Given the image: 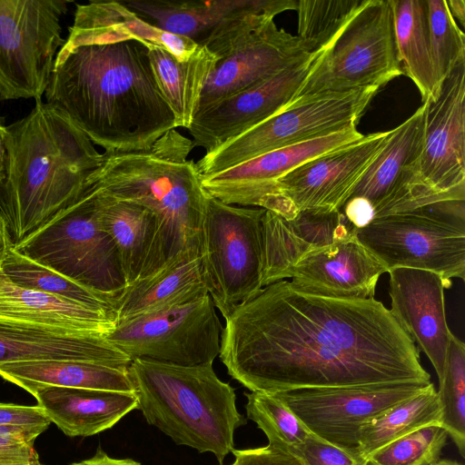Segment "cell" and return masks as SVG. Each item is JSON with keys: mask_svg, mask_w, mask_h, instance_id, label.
<instances>
[{"mask_svg": "<svg viewBox=\"0 0 465 465\" xmlns=\"http://www.w3.org/2000/svg\"><path fill=\"white\" fill-rule=\"evenodd\" d=\"M224 320L220 360L251 391L430 382L418 347L374 298L314 295L282 280Z\"/></svg>", "mask_w": 465, "mask_h": 465, "instance_id": "6da1fadb", "label": "cell"}, {"mask_svg": "<svg viewBox=\"0 0 465 465\" xmlns=\"http://www.w3.org/2000/svg\"><path fill=\"white\" fill-rule=\"evenodd\" d=\"M45 96L106 153L149 150L177 127L154 79L148 48L136 41L64 42Z\"/></svg>", "mask_w": 465, "mask_h": 465, "instance_id": "7a4b0ae2", "label": "cell"}, {"mask_svg": "<svg viewBox=\"0 0 465 465\" xmlns=\"http://www.w3.org/2000/svg\"><path fill=\"white\" fill-rule=\"evenodd\" d=\"M6 130L0 216L15 248L82 195L103 153L66 115L42 100Z\"/></svg>", "mask_w": 465, "mask_h": 465, "instance_id": "3957f363", "label": "cell"}, {"mask_svg": "<svg viewBox=\"0 0 465 465\" xmlns=\"http://www.w3.org/2000/svg\"><path fill=\"white\" fill-rule=\"evenodd\" d=\"M193 147V140L172 129L149 150L104 153L87 179V185L100 193L154 213L156 270L184 251L200 250L206 193L196 163L188 159Z\"/></svg>", "mask_w": 465, "mask_h": 465, "instance_id": "277c9868", "label": "cell"}, {"mask_svg": "<svg viewBox=\"0 0 465 465\" xmlns=\"http://www.w3.org/2000/svg\"><path fill=\"white\" fill-rule=\"evenodd\" d=\"M128 371L139 410L148 424L177 445L211 452L220 465L234 449V431L246 424L235 390L216 375L213 363L177 365L133 359Z\"/></svg>", "mask_w": 465, "mask_h": 465, "instance_id": "5b68a950", "label": "cell"}, {"mask_svg": "<svg viewBox=\"0 0 465 465\" xmlns=\"http://www.w3.org/2000/svg\"><path fill=\"white\" fill-rule=\"evenodd\" d=\"M464 201L441 202L372 220L355 231L387 269L412 268L465 278Z\"/></svg>", "mask_w": 465, "mask_h": 465, "instance_id": "8992f818", "label": "cell"}, {"mask_svg": "<svg viewBox=\"0 0 465 465\" xmlns=\"http://www.w3.org/2000/svg\"><path fill=\"white\" fill-rule=\"evenodd\" d=\"M401 74L390 0H368L321 52L285 109L322 94L380 89Z\"/></svg>", "mask_w": 465, "mask_h": 465, "instance_id": "52a82bcc", "label": "cell"}, {"mask_svg": "<svg viewBox=\"0 0 465 465\" xmlns=\"http://www.w3.org/2000/svg\"><path fill=\"white\" fill-rule=\"evenodd\" d=\"M95 191L82 195L14 249L103 294L118 298L127 283L116 246L101 225Z\"/></svg>", "mask_w": 465, "mask_h": 465, "instance_id": "ba28073f", "label": "cell"}, {"mask_svg": "<svg viewBox=\"0 0 465 465\" xmlns=\"http://www.w3.org/2000/svg\"><path fill=\"white\" fill-rule=\"evenodd\" d=\"M262 208L224 203L206 193L200 230L205 287L223 318L262 288Z\"/></svg>", "mask_w": 465, "mask_h": 465, "instance_id": "9c48e42d", "label": "cell"}, {"mask_svg": "<svg viewBox=\"0 0 465 465\" xmlns=\"http://www.w3.org/2000/svg\"><path fill=\"white\" fill-rule=\"evenodd\" d=\"M378 90L322 94L284 109L205 153L196 163L198 172L201 177L209 176L273 150L357 127Z\"/></svg>", "mask_w": 465, "mask_h": 465, "instance_id": "30bf717a", "label": "cell"}, {"mask_svg": "<svg viewBox=\"0 0 465 465\" xmlns=\"http://www.w3.org/2000/svg\"><path fill=\"white\" fill-rule=\"evenodd\" d=\"M423 104L422 150L410 184L412 210L465 200V60Z\"/></svg>", "mask_w": 465, "mask_h": 465, "instance_id": "8fae6325", "label": "cell"}, {"mask_svg": "<svg viewBox=\"0 0 465 465\" xmlns=\"http://www.w3.org/2000/svg\"><path fill=\"white\" fill-rule=\"evenodd\" d=\"M66 0H0V99L42 100L62 37Z\"/></svg>", "mask_w": 465, "mask_h": 465, "instance_id": "7c38bea8", "label": "cell"}, {"mask_svg": "<svg viewBox=\"0 0 465 465\" xmlns=\"http://www.w3.org/2000/svg\"><path fill=\"white\" fill-rule=\"evenodd\" d=\"M154 26L193 40L219 60L296 0H134L123 2Z\"/></svg>", "mask_w": 465, "mask_h": 465, "instance_id": "4fadbf2b", "label": "cell"}, {"mask_svg": "<svg viewBox=\"0 0 465 465\" xmlns=\"http://www.w3.org/2000/svg\"><path fill=\"white\" fill-rule=\"evenodd\" d=\"M223 326L207 293L195 300L134 318L106 335L129 356L177 365L213 363Z\"/></svg>", "mask_w": 465, "mask_h": 465, "instance_id": "5bb4252c", "label": "cell"}, {"mask_svg": "<svg viewBox=\"0 0 465 465\" xmlns=\"http://www.w3.org/2000/svg\"><path fill=\"white\" fill-rule=\"evenodd\" d=\"M430 382L301 388L275 392L313 435L359 453L363 424L420 392ZM362 456V455H361Z\"/></svg>", "mask_w": 465, "mask_h": 465, "instance_id": "9a60e30c", "label": "cell"}, {"mask_svg": "<svg viewBox=\"0 0 465 465\" xmlns=\"http://www.w3.org/2000/svg\"><path fill=\"white\" fill-rule=\"evenodd\" d=\"M390 133L364 135L302 163L274 183L262 209L286 219L303 210L340 212Z\"/></svg>", "mask_w": 465, "mask_h": 465, "instance_id": "2e32d148", "label": "cell"}, {"mask_svg": "<svg viewBox=\"0 0 465 465\" xmlns=\"http://www.w3.org/2000/svg\"><path fill=\"white\" fill-rule=\"evenodd\" d=\"M322 51L198 112L188 128L193 145L209 153L285 109Z\"/></svg>", "mask_w": 465, "mask_h": 465, "instance_id": "e0dca14e", "label": "cell"}, {"mask_svg": "<svg viewBox=\"0 0 465 465\" xmlns=\"http://www.w3.org/2000/svg\"><path fill=\"white\" fill-rule=\"evenodd\" d=\"M357 127L277 149L202 177L203 191L224 203L262 208L274 183L302 163L363 138Z\"/></svg>", "mask_w": 465, "mask_h": 465, "instance_id": "ac0fdd59", "label": "cell"}, {"mask_svg": "<svg viewBox=\"0 0 465 465\" xmlns=\"http://www.w3.org/2000/svg\"><path fill=\"white\" fill-rule=\"evenodd\" d=\"M390 275V312L430 361L442 378L452 332L445 313L444 289L452 282L440 274L412 268H394Z\"/></svg>", "mask_w": 465, "mask_h": 465, "instance_id": "d6986e66", "label": "cell"}, {"mask_svg": "<svg viewBox=\"0 0 465 465\" xmlns=\"http://www.w3.org/2000/svg\"><path fill=\"white\" fill-rule=\"evenodd\" d=\"M307 54L297 35L270 22L217 62L202 93L197 113L271 78Z\"/></svg>", "mask_w": 465, "mask_h": 465, "instance_id": "ffe728a7", "label": "cell"}, {"mask_svg": "<svg viewBox=\"0 0 465 465\" xmlns=\"http://www.w3.org/2000/svg\"><path fill=\"white\" fill-rule=\"evenodd\" d=\"M425 106L396 128L361 178L350 198H359L372 210L373 220L412 210L410 184L422 150Z\"/></svg>", "mask_w": 465, "mask_h": 465, "instance_id": "44dd1931", "label": "cell"}, {"mask_svg": "<svg viewBox=\"0 0 465 465\" xmlns=\"http://www.w3.org/2000/svg\"><path fill=\"white\" fill-rule=\"evenodd\" d=\"M340 212L299 211L286 219L265 210L262 218V286L288 279L309 253L355 233Z\"/></svg>", "mask_w": 465, "mask_h": 465, "instance_id": "7402d4cb", "label": "cell"}, {"mask_svg": "<svg viewBox=\"0 0 465 465\" xmlns=\"http://www.w3.org/2000/svg\"><path fill=\"white\" fill-rule=\"evenodd\" d=\"M383 264L355 233L306 255L289 272L292 286L302 292L333 298H374Z\"/></svg>", "mask_w": 465, "mask_h": 465, "instance_id": "603a6c76", "label": "cell"}, {"mask_svg": "<svg viewBox=\"0 0 465 465\" xmlns=\"http://www.w3.org/2000/svg\"><path fill=\"white\" fill-rule=\"evenodd\" d=\"M75 361L128 367L132 361L106 335L0 320V365Z\"/></svg>", "mask_w": 465, "mask_h": 465, "instance_id": "cb8c5ba5", "label": "cell"}, {"mask_svg": "<svg viewBox=\"0 0 465 465\" xmlns=\"http://www.w3.org/2000/svg\"><path fill=\"white\" fill-rule=\"evenodd\" d=\"M136 41L148 49L160 48L183 62L199 48L193 40L168 33L140 17L123 2L91 1L77 5L65 43L114 44Z\"/></svg>", "mask_w": 465, "mask_h": 465, "instance_id": "d4e9b609", "label": "cell"}, {"mask_svg": "<svg viewBox=\"0 0 465 465\" xmlns=\"http://www.w3.org/2000/svg\"><path fill=\"white\" fill-rule=\"evenodd\" d=\"M207 293L200 250L184 251L125 287L116 299V325Z\"/></svg>", "mask_w": 465, "mask_h": 465, "instance_id": "484cf974", "label": "cell"}, {"mask_svg": "<svg viewBox=\"0 0 465 465\" xmlns=\"http://www.w3.org/2000/svg\"><path fill=\"white\" fill-rule=\"evenodd\" d=\"M33 396L48 420L69 437L109 430L138 405L135 392L49 386Z\"/></svg>", "mask_w": 465, "mask_h": 465, "instance_id": "4316f807", "label": "cell"}, {"mask_svg": "<svg viewBox=\"0 0 465 465\" xmlns=\"http://www.w3.org/2000/svg\"><path fill=\"white\" fill-rule=\"evenodd\" d=\"M0 320L107 335L116 327L114 313L88 307L14 283L0 265Z\"/></svg>", "mask_w": 465, "mask_h": 465, "instance_id": "83f0119b", "label": "cell"}, {"mask_svg": "<svg viewBox=\"0 0 465 465\" xmlns=\"http://www.w3.org/2000/svg\"><path fill=\"white\" fill-rule=\"evenodd\" d=\"M92 188L99 222L116 246L127 285L155 272L159 223L154 213Z\"/></svg>", "mask_w": 465, "mask_h": 465, "instance_id": "f1b7e54d", "label": "cell"}, {"mask_svg": "<svg viewBox=\"0 0 465 465\" xmlns=\"http://www.w3.org/2000/svg\"><path fill=\"white\" fill-rule=\"evenodd\" d=\"M0 377L30 394L55 386L134 392L128 367L75 361L14 362L0 365Z\"/></svg>", "mask_w": 465, "mask_h": 465, "instance_id": "f546056e", "label": "cell"}, {"mask_svg": "<svg viewBox=\"0 0 465 465\" xmlns=\"http://www.w3.org/2000/svg\"><path fill=\"white\" fill-rule=\"evenodd\" d=\"M148 55L156 84L174 114L177 127L188 129L219 59L204 46H199L183 62L160 48L148 49Z\"/></svg>", "mask_w": 465, "mask_h": 465, "instance_id": "4dcf8cb0", "label": "cell"}, {"mask_svg": "<svg viewBox=\"0 0 465 465\" xmlns=\"http://www.w3.org/2000/svg\"><path fill=\"white\" fill-rule=\"evenodd\" d=\"M398 61L402 74L417 86L422 101L439 88L429 37L426 0H390Z\"/></svg>", "mask_w": 465, "mask_h": 465, "instance_id": "1f68e13d", "label": "cell"}, {"mask_svg": "<svg viewBox=\"0 0 465 465\" xmlns=\"http://www.w3.org/2000/svg\"><path fill=\"white\" fill-rule=\"evenodd\" d=\"M440 416L438 393L430 382L420 392L363 424L359 435V452L367 459L380 448L408 433L440 424Z\"/></svg>", "mask_w": 465, "mask_h": 465, "instance_id": "d6a6232c", "label": "cell"}, {"mask_svg": "<svg viewBox=\"0 0 465 465\" xmlns=\"http://www.w3.org/2000/svg\"><path fill=\"white\" fill-rule=\"evenodd\" d=\"M1 269L14 283L21 287L115 314L116 298L63 276L25 257L13 247L1 263Z\"/></svg>", "mask_w": 465, "mask_h": 465, "instance_id": "836d02e7", "label": "cell"}, {"mask_svg": "<svg viewBox=\"0 0 465 465\" xmlns=\"http://www.w3.org/2000/svg\"><path fill=\"white\" fill-rule=\"evenodd\" d=\"M368 0H299L298 38L307 53L324 50Z\"/></svg>", "mask_w": 465, "mask_h": 465, "instance_id": "e575fe53", "label": "cell"}, {"mask_svg": "<svg viewBox=\"0 0 465 465\" xmlns=\"http://www.w3.org/2000/svg\"><path fill=\"white\" fill-rule=\"evenodd\" d=\"M437 391L441 409L440 425L465 457V345L453 334L447 350L445 367Z\"/></svg>", "mask_w": 465, "mask_h": 465, "instance_id": "d590c367", "label": "cell"}, {"mask_svg": "<svg viewBox=\"0 0 465 465\" xmlns=\"http://www.w3.org/2000/svg\"><path fill=\"white\" fill-rule=\"evenodd\" d=\"M244 395L247 418L262 430L269 445L290 453L312 434L276 394L251 391Z\"/></svg>", "mask_w": 465, "mask_h": 465, "instance_id": "8d00e7d4", "label": "cell"}, {"mask_svg": "<svg viewBox=\"0 0 465 465\" xmlns=\"http://www.w3.org/2000/svg\"><path fill=\"white\" fill-rule=\"evenodd\" d=\"M448 436L440 424L420 428L372 452L367 465H431L440 459Z\"/></svg>", "mask_w": 465, "mask_h": 465, "instance_id": "74e56055", "label": "cell"}, {"mask_svg": "<svg viewBox=\"0 0 465 465\" xmlns=\"http://www.w3.org/2000/svg\"><path fill=\"white\" fill-rule=\"evenodd\" d=\"M430 52L435 74L440 84L465 60V35L450 15L447 0H426Z\"/></svg>", "mask_w": 465, "mask_h": 465, "instance_id": "f35d334b", "label": "cell"}, {"mask_svg": "<svg viewBox=\"0 0 465 465\" xmlns=\"http://www.w3.org/2000/svg\"><path fill=\"white\" fill-rule=\"evenodd\" d=\"M290 453L302 465H367V459L335 446L312 433Z\"/></svg>", "mask_w": 465, "mask_h": 465, "instance_id": "ab89813d", "label": "cell"}, {"mask_svg": "<svg viewBox=\"0 0 465 465\" xmlns=\"http://www.w3.org/2000/svg\"><path fill=\"white\" fill-rule=\"evenodd\" d=\"M44 411L38 405H20L0 402V427L23 429L36 438L50 425Z\"/></svg>", "mask_w": 465, "mask_h": 465, "instance_id": "60d3db41", "label": "cell"}, {"mask_svg": "<svg viewBox=\"0 0 465 465\" xmlns=\"http://www.w3.org/2000/svg\"><path fill=\"white\" fill-rule=\"evenodd\" d=\"M33 441L7 435L0 428V465H43Z\"/></svg>", "mask_w": 465, "mask_h": 465, "instance_id": "b9f144b4", "label": "cell"}, {"mask_svg": "<svg viewBox=\"0 0 465 465\" xmlns=\"http://www.w3.org/2000/svg\"><path fill=\"white\" fill-rule=\"evenodd\" d=\"M234 460L230 465H302L291 453L271 445L252 449H233Z\"/></svg>", "mask_w": 465, "mask_h": 465, "instance_id": "7bdbcfd3", "label": "cell"}, {"mask_svg": "<svg viewBox=\"0 0 465 465\" xmlns=\"http://www.w3.org/2000/svg\"><path fill=\"white\" fill-rule=\"evenodd\" d=\"M70 465H142L139 461L131 458H114L109 456L99 447L91 458L75 461Z\"/></svg>", "mask_w": 465, "mask_h": 465, "instance_id": "ee69618b", "label": "cell"}, {"mask_svg": "<svg viewBox=\"0 0 465 465\" xmlns=\"http://www.w3.org/2000/svg\"><path fill=\"white\" fill-rule=\"evenodd\" d=\"M447 5L449 11L454 20L456 18L460 23L461 26H465V1L464 0H448Z\"/></svg>", "mask_w": 465, "mask_h": 465, "instance_id": "f6af8a7d", "label": "cell"}, {"mask_svg": "<svg viewBox=\"0 0 465 465\" xmlns=\"http://www.w3.org/2000/svg\"><path fill=\"white\" fill-rule=\"evenodd\" d=\"M11 248L12 243L9 235L6 232L5 223L0 216V265Z\"/></svg>", "mask_w": 465, "mask_h": 465, "instance_id": "bcb514c9", "label": "cell"}, {"mask_svg": "<svg viewBox=\"0 0 465 465\" xmlns=\"http://www.w3.org/2000/svg\"><path fill=\"white\" fill-rule=\"evenodd\" d=\"M6 136L7 130L6 127L4 126L0 123V182L4 177V169H5V153H6Z\"/></svg>", "mask_w": 465, "mask_h": 465, "instance_id": "7dc6e473", "label": "cell"}, {"mask_svg": "<svg viewBox=\"0 0 465 465\" xmlns=\"http://www.w3.org/2000/svg\"><path fill=\"white\" fill-rule=\"evenodd\" d=\"M431 465H463L456 460H447V459H443V460H436L435 462H433Z\"/></svg>", "mask_w": 465, "mask_h": 465, "instance_id": "c3c4849f", "label": "cell"}]
</instances>
